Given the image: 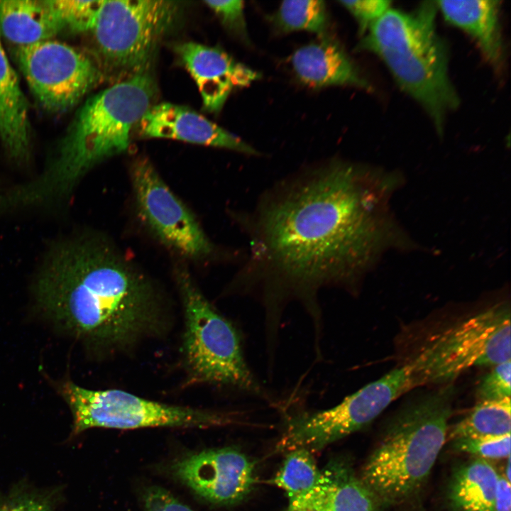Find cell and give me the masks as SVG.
<instances>
[{"label":"cell","instance_id":"cell-8","mask_svg":"<svg viewBox=\"0 0 511 511\" xmlns=\"http://www.w3.org/2000/svg\"><path fill=\"white\" fill-rule=\"evenodd\" d=\"M57 390L72 412L74 434L94 427L206 428L234 420L231 414L165 404L121 390H89L71 380L61 382Z\"/></svg>","mask_w":511,"mask_h":511},{"label":"cell","instance_id":"cell-18","mask_svg":"<svg viewBox=\"0 0 511 511\" xmlns=\"http://www.w3.org/2000/svg\"><path fill=\"white\" fill-rule=\"evenodd\" d=\"M445 20L474 40L487 62L502 67L503 43L500 22V2L496 0L435 1Z\"/></svg>","mask_w":511,"mask_h":511},{"label":"cell","instance_id":"cell-30","mask_svg":"<svg viewBox=\"0 0 511 511\" xmlns=\"http://www.w3.org/2000/svg\"><path fill=\"white\" fill-rule=\"evenodd\" d=\"M145 511H193L167 490L153 486L143 495Z\"/></svg>","mask_w":511,"mask_h":511},{"label":"cell","instance_id":"cell-28","mask_svg":"<svg viewBox=\"0 0 511 511\" xmlns=\"http://www.w3.org/2000/svg\"><path fill=\"white\" fill-rule=\"evenodd\" d=\"M204 3L214 11L226 27L247 40L243 1H205Z\"/></svg>","mask_w":511,"mask_h":511},{"label":"cell","instance_id":"cell-10","mask_svg":"<svg viewBox=\"0 0 511 511\" xmlns=\"http://www.w3.org/2000/svg\"><path fill=\"white\" fill-rule=\"evenodd\" d=\"M13 55L33 97L52 114L73 108L104 78L97 60L53 39L15 47Z\"/></svg>","mask_w":511,"mask_h":511},{"label":"cell","instance_id":"cell-31","mask_svg":"<svg viewBox=\"0 0 511 511\" xmlns=\"http://www.w3.org/2000/svg\"><path fill=\"white\" fill-rule=\"evenodd\" d=\"M0 511H53V505L45 497L23 495L3 502Z\"/></svg>","mask_w":511,"mask_h":511},{"label":"cell","instance_id":"cell-17","mask_svg":"<svg viewBox=\"0 0 511 511\" xmlns=\"http://www.w3.org/2000/svg\"><path fill=\"white\" fill-rule=\"evenodd\" d=\"M291 65L297 77L310 87L348 85L371 89L341 45L324 37L296 50Z\"/></svg>","mask_w":511,"mask_h":511},{"label":"cell","instance_id":"cell-27","mask_svg":"<svg viewBox=\"0 0 511 511\" xmlns=\"http://www.w3.org/2000/svg\"><path fill=\"white\" fill-rule=\"evenodd\" d=\"M493 367L478 386V402L510 398V360Z\"/></svg>","mask_w":511,"mask_h":511},{"label":"cell","instance_id":"cell-21","mask_svg":"<svg viewBox=\"0 0 511 511\" xmlns=\"http://www.w3.org/2000/svg\"><path fill=\"white\" fill-rule=\"evenodd\" d=\"M499 473L487 461L477 458L454 473L449 490L456 511H493Z\"/></svg>","mask_w":511,"mask_h":511},{"label":"cell","instance_id":"cell-15","mask_svg":"<svg viewBox=\"0 0 511 511\" xmlns=\"http://www.w3.org/2000/svg\"><path fill=\"white\" fill-rule=\"evenodd\" d=\"M138 131L144 138H170L257 155L252 146L205 116L172 103L151 105L141 117Z\"/></svg>","mask_w":511,"mask_h":511},{"label":"cell","instance_id":"cell-2","mask_svg":"<svg viewBox=\"0 0 511 511\" xmlns=\"http://www.w3.org/2000/svg\"><path fill=\"white\" fill-rule=\"evenodd\" d=\"M34 289L38 306L55 324L100 354L124 351L165 329L158 290L101 238L57 246Z\"/></svg>","mask_w":511,"mask_h":511},{"label":"cell","instance_id":"cell-13","mask_svg":"<svg viewBox=\"0 0 511 511\" xmlns=\"http://www.w3.org/2000/svg\"><path fill=\"white\" fill-rule=\"evenodd\" d=\"M172 471L195 493L219 505L242 500L256 481L253 462L244 454L229 447L187 455L172 465Z\"/></svg>","mask_w":511,"mask_h":511},{"label":"cell","instance_id":"cell-6","mask_svg":"<svg viewBox=\"0 0 511 511\" xmlns=\"http://www.w3.org/2000/svg\"><path fill=\"white\" fill-rule=\"evenodd\" d=\"M175 275L184 312L182 353L188 383L227 386L262 395L237 330L206 299L185 268L177 267Z\"/></svg>","mask_w":511,"mask_h":511},{"label":"cell","instance_id":"cell-9","mask_svg":"<svg viewBox=\"0 0 511 511\" xmlns=\"http://www.w3.org/2000/svg\"><path fill=\"white\" fill-rule=\"evenodd\" d=\"M510 310L498 304L440 333L424 348L432 384H450L466 370L510 360Z\"/></svg>","mask_w":511,"mask_h":511},{"label":"cell","instance_id":"cell-24","mask_svg":"<svg viewBox=\"0 0 511 511\" xmlns=\"http://www.w3.org/2000/svg\"><path fill=\"white\" fill-rule=\"evenodd\" d=\"M273 21L284 33L305 31L323 35L328 26V13L324 1H284Z\"/></svg>","mask_w":511,"mask_h":511},{"label":"cell","instance_id":"cell-4","mask_svg":"<svg viewBox=\"0 0 511 511\" xmlns=\"http://www.w3.org/2000/svg\"><path fill=\"white\" fill-rule=\"evenodd\" d=\"M436 11L435 1L412 11L390 7L369 26L358 48L380 57L441 133L460 101L449 77L448 47L436 28Z\"/></svg>","mask_w":511,"mask_h":511},{"label":"cell","instance_id":"cell-19","mask_svg":"<svg viewBox=\"0 0 511 511\" xmlns=\"http://www.w3.org/2000/svg\"><path fill=\"white\" fill-rule=\"evenodd\" d=\"M0 141L11 159L16 161L28 159L31 147L28 101L1 40Z\"/></svg>","mask_w":511,"mask_h":511},{"label":"cell","instance_id":"cell-5","mask_svg":"<svg viewBox=\"0 0 511 511\" xmlns=\"http://www.w3.org/2000/svg\"><path fill=\"white\" fill-rule=\"evenodd\" d=\"M454 392L449 384L414 399L392 417L361 478L378 501L403 502L426 480L447 436Z\"/></svg>","mask_w":511,"mask_h":511},{"label":"cell","instance_id":"cell-3","mask_svg":"<svg viewBox=\"0 0 511 511\" xmlns=\"http://www.w3.org/2000/svg\"><path fill=\"white\" fill-rule=\"evenodd\" d=\"M155 93L154 80L146 71L121 79L88 98L44 172L33 181L4 194L3 206L9 210L62 197L94 166L125 152L132 129L152 105Z\"/></svg>","mask_w":511,"mask_h":511},{"label":"cell","instance_id":"cell-25","mask_svg":"<svg viewBox=\"0 0 511 511\" xmlns=\"http://www.w3.org/2000/svg\"><path fill=\"white\" fill-rule=\"evenodd\" d=\"M103 0H50L63 29L72 33L91 32Z\"/></svg>","mask_w":511,"mask_h":511},{"label":"cell","instance_id":"cell-7","mask_svg":"<svg viewBox=\"0 0 511 511\" xmlns=\"http://www.w3.org/2000/svg\"><path fill=\"white\" fill-rule=\"evenodd\" d=\"M176 13L174 1L103 0L91 32L104 74L123 79L148 71Z\"/></svg>","mask_w":511,"mask_h":511},{"label":"cell","instance_id":"cell-1","mask_svg":"<svg viewBox=\"0 0 511 511\" xmlns=\"http://www.w3.org/2000/svg\"><path fill=\"white\" fill-rule=\"evenodd\" d=\"M402 183L396 172L334 159L263 196L243 221L251 250L237 280L258 295L271 331L292 300L319 329L322 288L351 287L388 251L419 248L392 210Z\"/></svg>","mask_w":511,"mask_h":511},{"label":"cell","instance_id":"cell-12","mask_svg":"<svg viewBox=\"0 0 511 511\" xmlns=\"http://www.w3.org/2000/svg\"><path fill=\"white\" fill-rule=\"evenodd\" d=\"M391 387L379 378L328 410L296 414L287 420L278 444L285 451L323 449L363 428L392 402Z\"/></svg>","mask_w":511,"mask_h":511},{"label":"cell","instance_id":"cell-32","mask_svg":"<svg viewBox=\"0 0 511 511\" xmlns=\"http://www.w3.org/2000/svg\"><path fill=\"white\" fill-rule=\"evenodd\" d=\"M493 511H511L510 481L501 474H499L497 483Z\"/></svg>","mask_w":511,"mask_h":511},{"label":"cell","instance_id":"cell-29","mask_svg":"<svg viewBox=\"0 0 511 511\" xmlns=\"http://www.w3.org/2000/svg\"><path fill=\"white\" fill-rule=\"evenodd\" d=\"M356 20L361 33H365L369 26L390 7L391 1L387 0L340 1Z\"/></svg>","mask_w":511,"mask_h":511},{"label":"cell","instance_id":"cell-16","mask_svg":"<svg viewBox=\"0 0 511 511\" xmlns=\"http://www.w3.org/2000/svg\"><path fill=\"white\" fill-rule=\"evenodd\" d=\"M378 500L341 461H331L316 485L285 511H379Z\"/></svg>","mask_w":511,"mask_h":511},{"label":"cell","instance_id":"cell-20","mask_svg":"<svg viewBox=\"0 0 511 511\" xmlns=\"http://www.w3.org/2000/svg\"><path fill=\"white\" fill-rule=\"evenodd\" d=\"M63 30L50 0H0V37L15 47L53 39Z\"/></svg>","mask_w":511,"mask_h":511},{"label":"cell","instance_id":"cell-23","mask_svg":"<svg viewBox=\"0 0 511 511\" xmlns=\"http://www.w3.org/2000/svg\"><path fill=\"white\" fill-rule=\"evenodd\" d=\"M320 476L312 452L297 449L289 451L272 482L284 490L290 502L309 492Z\"/></svg>","mask_w":511,"mask_h":511},{"label":"cell","instance_id":"cell-26","mask_svg":"<svg viewBox=\"0 0 511 511\" xmlns=\"http://www.w3.org/2000/svg\"><path fill=\"white\" fill-rule=\"evenodd\" d=\"M455 449L484 460L510 456V434L454 440Z\"/></svg>","mask_w":511,"mask_h":511},{"label":"cell","instance_id":"cell-14","mask_svg":"<svg viewBox=\"0 0 511 511\" xmlns=\"http://www.w3.org/2000/svg\"><path fill=\"white\" fill-rule=\"evenodd\" d=\"M176 52L209 112H219L233 89L248 86L260 77V73L216 48L185 42L176 46Z\"/></svg>","mask_w":511,"mask_h":511},{"label":"cell","instance_id":"cell-22","mask_svg":"<svg viewBox=\"0 0 511 511\" xmlns=\"http://www.w3.org/2000/svg\"><path fill=\"white\" fill-rule=\"evenodd\" d=\"M510 398L480 401L451 429L453 440L510 434Z\"/></svg>","mask_w":511,"mask_h":511},{"label":"cell","instance_id":"cell-11","mask_svg":"<svg viewBox=\"0 0 511 511\" xmlns=\"http://www.w3.org/2000/svg\"><path fill=\"white\" fill-rule=\"evenodd\" d=\"M138 210L152 232L167 246L191 258L210 256L214 247L192 213L144 158L131 168Z\"/></svg>","mask_w":511,"mask_h":511}]
</instances>
